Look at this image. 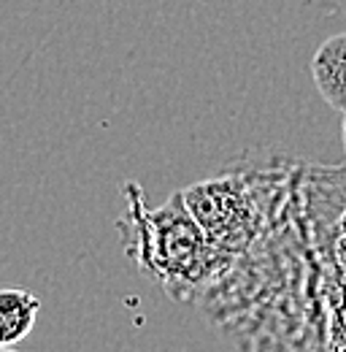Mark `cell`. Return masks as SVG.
<instances>
[{
  "label": "cell",
  "mask_w": 346,
  "mask_h": 352,
  "mask_svg": "<svg viewBox=\"0 0 346 352\" xmlns=\"http://www.w3.org/2000/svg\"><path fill=\"white\" fill-rule=\"evenodd\" d=\"M149 236H146V263L149 268L173 276V274H189L200 263L206 233L187 212L181 195H173L171 204L160 212H152L149 217Z\"/></svg>",
  "instance_id": "obj_1"
},
{
  "label": "cell",
  "mask_w": 346,
  "mask_h": 352,
  "mask_svg": "<svg viewBox=\"0 0 346 352\" xmlns=\"http://www.w3.org/2000/svg\"><path fill=\"white\" fill-rule=\"evenodd\" d=\"M181 201L209 241L230 244L246 236L252 222V204L238 179H209L187 187Z\"/></svg>",
  "instance_id": "obj_2"
},
{
  "label": "cell",
  "mask_w": 346,
  "mask_h": 352,
  "mask_svg": "<svg viewBox=\"0 0 346 352\" xmlns=\"http://www.w3.org/2000/svg\"><path fill=\"white\" fill-rule=\"evenodd\" d=\"M311 79L322 100L333 111L346 114V33L319 44L311 57Z\"/></svg>",
  "instance_id": "obj_3"
},
{
  "label": "cell",
  "mask_w": 346,
  "mask_h": 352,
  "mask_svg": "<svg viewBox=\"0 0 346 352\" xmlns=\"http://www.w3.org/2000/svg\"><path fill=\"white\" fill-rule=\"evenodd\" d=\"M41 301L25 287H0V350L22 344L38 320Z\"/></svg>",
  "instance_id": "obj_4"
},
{
  "label": "cell",
  "mask_w": 346,
  "mask_h": 352,
  "mask_svg": "<svg viewBox=\"0 0 346 352\" xmlns=\"http://www.w3.org/2000/svg\"><path fill=\"white\" fill-rule=\"evenodd\" d=\"M344 146H346V114H344Z\"/></svg>",
  "instance_id": "obj_5"
}]
</instances>
